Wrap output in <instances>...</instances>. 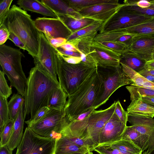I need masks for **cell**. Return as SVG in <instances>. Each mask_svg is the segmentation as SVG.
<instances>
[{
    "instance_id": "1",
    "label": "cell",
    "mask_w": 154,
    "mask_h": 154,
    "mask_svg": "<svg viewBox=\"0 0 154 154\" xmlns=\"http://www.w3.org/2000/svg\"><path fill=\"white\" fill-rule=\"evenodd\" d=\"M60 86L51 77L38 68L31 69L25 90L24 116L31 119L40 108L47 106L52 91Z\"/></svg>"
},
{
    "instance_id": "2",
    "label": "cell",
    "mask_w": 154,
    "mask_h": 154,
    "mask_svg": "<svg viewBox=\"0 0 154 154\" xmlns=\"http://www.w3.org/2000/svg\"><path fill=\"white\" fill-rule=\"evenodd\" d=\"M5 24L9 31L18 36L25 45L29 54L33 58L38 53L39 32L34 21L26 12L13 5L7 15Z\"/></svg>"
},
{
    "instance_id": "3",
    "label": "cell",
    "mask_w": 154,
    "mask_h": 154,
    "mask_svg": "<svg viewBox=\"0 0 154 154\" xmlns=\"http://www.w3.org/2000/svg\"><path fill=\"white\" fill-rule=\"evenodd\" d=\"M101 84L97 68L76 91L68 97L63 110L69 122L93 108Z\"/></svg>"
},
{
    "instance_id": "4",
    "label": "cell",
    "mask_w": 154,
    "mask_h": 154,
    "mask_svg": "<svg viewBox=\"0 0 154 154\" xmlns=\"http://www.w3.org/2000/svg\"><path fill=\"white\" fill-rule=\"evenodd\" d=\"M57 72L61 88L68 97L76 91L83 82L97 68L81 62L72 64L66 62L57 51Z\"/></svg>"
},
{
    "instance_id": "5",
    "label": "cell",
    "mask_w": 154,
    "mask_h": 154,
    "mask_svg": "<svg viewBox=\"0 0 154 154\" xmlns=\"http://www.w3.org/2000/svg\"><path fill=\"white\" fill-rule=\"evenodd\" d=\"M22 57L25 56L20 49L5 44L0 45V64L2 71L7 76L11 86L24 97L27 78L22 67Z\"/></svg>"
},
{
    "instance_id": "6",
    "label": "cell",
    "mask_w": 154,
    "mask_h": 154,
    "mask_svg": "<svg viewBox=\"0 0 154 154\" xmlns=\"http://www.w3.org/2000/svg\"><path fill=\"white\" fill-rule=\"evenodd\" d=\"M97 71L102 84L93 106L95 109L105 103L118 88L131 83L130 80L123 71L121 65L117 67H109L105 68L98 66Z\"/></svg>"
},
{
    "instance_id": "7",
    "label": "cell",
    "mask_w": 154,
    "mask_h": 154,
    "mask_svg": "<svg viewBox=\"0 0 154 154\" xmlns=\"http://www.w3.org/2000/svg\"><path fill=\"white\" fill-rule=\"evenodd\" d=\"M69 122L64 110L52 109L42 119L27 125V127L41 136L55 140L61 136V132Z\"/></svg>"
},
{
    "instance_id": "8",
    "label": "cell",
    "mask_w": 154,
    "mask_h": 154,
    "mask_svg": "<svg viewBox=\"0 0 154 154\" xmlns=\"http://www.w3.org/2000/svg\"><path fill=\"white\" fill-rule=\"evenodd\" d=\"M55 140L41 136L27 127L15 154H53Z\"/></svg>"
},
{
    "instance_id": "9",
    "label": "cell",
    "mask_w": 154,
    "mask_h": 154,
    "mask_svg": "<svg viewBox=\"0 0 154 154\" xmlns=\"http://www.w3.org/2000/svg\"><path fill=\"white\" fill-rule=\"evenodd\" d=\"M57 50L48 41L44 34L39 32V42L37 56L33 58L35 66L59 83L57 77Z\"/></svg>"
},
{
    "instance_id": "10",
    "label": "cell",
    "mask_w": 154,
    "mask_h": 154,
    "mask_svg": "<svg viewBox=\"0 0 154 154\" xmlns=\"http://www.w3.org/2000/svg\"><path fill=\"white\" fill-rule=\"evenodd\" d=\"M152 17L130 11L121 7L103 23L99 33L125 29L140 24Z\"/></svg>"
},
{
    "instance_id": "11",
    "label": "cell",
    "mask_w": 154,
    "mask_h": 154,
    "mask_svg": "<svg viewBox=\"0 0 154 154\" xmlns=\"http://www.w3.org/2000/svg\"><path fill=\"white\" fill-rule=\"evenodd\" d=\"M116 102L115 101L105 109H94L90 115L87 132L88 138L94 144V148L98 144V137L101 129L114 113Z\"/></svg>"
},
{
    "instance_id": "12",
    "label": "cell",
    "mask_w": 154,
    "mask_h": 154,
    "mask_svg": "<svg viewBox=\"0 0 154 154\" xmlns=\"http://www.w3.org/2000/svg\"><path fill=\"white\" fill-rule=\"evenodd\" d=\"M38 30L45 36L53 38L62 37L66 39L72 33L58 18L38 17L34 20Z\"/></svg>"
},
{
    "instance_id": "13",
    "label": "cell",
    "mask_w": 154,
    "mask_h": 154,
    "mask_svg": "<svg viewBox=\"0 0 154 154\" xmlns=\"http://www.w3.org/2000/svg\"><path fill=\"white\" fill-rule=\"evenodd\" d=\"M90 55L98 66L105 68L117 67L120 66V55L98 42H92Z\"/></svg>"
},
{
    "instance_id": "14",
    "label": "cell",
    "mask_w": 154,
    "mask_h": 154,
    "mask_svg": "<svg viewBox=\"0 0 154 154\" xmlns=\"http://www.w3.org/2000/svg\"><path fill=\"white\" fill-rule=\"evenodd\" d=\"M119 1L114 0L110 3L94 5L77 12L82 17L88 18L103 22L107 20L123 5Z\"/></svg>"
},
{
    "instance_id": "15",
    "label": "cell",
    "mask_w": 154,
    "mask_h": 154,
    "mask_svg": "<svg viewBox=\"0 0 154 154\" xmlns=\"http://www.w3.org/2000/svg\"><path fill=\"white\" fill-rule=\"evenodd\" d=\"M126 126L120 120L114 112L100 133L98 144L121 140Z\"/></svg>"
},
{
    "instance_id": "16",
    "label": "cell",
    "mask_w": 154,
    "mask_h": 154,
    "mask_svg": "<svg viewBox=\"0 0 154 154\" xmlns=\"http://www.w3.org/2000/svg\"><path fill=\"white\" fill-rule=\"evenodd\" d=\"M128 50L146 62L151 60L154 50V36L135 35Z\"/></svg>"
},
{
    "instance_id": "17",
    "label": "cell",
    "mask_w": 154,
    "mask_h": 154,
    "mask_svg": "<svg viewBox=\"0 0 154 154\" xmlns=\"http://www.w3.org/2000/svg\"><path fill=\"white\" fill-rule=\"evenodd\" d=\"M94 109L93 108H91L79 115L69 122L63 130L69 132L74 137L92 142L88 138L87 130L89 117Z\"/></svg>"
},
{
    "instance_id": "18",
    "label": "cell",
    "mask_w": 154,
    "mask_h": 154,
    "mask_svg": "<svg viewBox=\"0 0 154 154\" xmlns=\"http://www.w3.org/2000/svg\"><path fill=\"white\" fill-rule=\"evenodd\" d=\"M24 103L21 106L17 117L14 121L13 130L10 139L7 146L13 151L17 147L22 138L24 122Z\"/></svg>"
},
{
    "instance_id": "19",
    "label": "cell",
    "mask_w": 154,
    "mask_h": 154,
    "mask_svg": "<svg viewBox=\"0 0 154 154\" xmlns=\"http://www.w3.org/2000/svg\"><path fill=\"white\" fill-rule=\"evenodd\" d=\"M57 14L58 18L63 22L72 33L97 21L81 16H75L67 14Z\"/></svg>"
},
{
    "instance_id": "20",
    "label": "cell",
    "mask_w": 154,
    "mask_h": 154,
    "mask_svg": "<svg viewBox=\"0 0 154 154\" xmlns=\"http://www.w3.org/2000/svg\"><path fill=\"white\" fill-rule=\"evenodd\" d=\"M90 151L87 147H80L69 140L65 136H61L55 140L53 154H68L76 152L86 153Z\"/></svg>"
},
{
    "instance_id": "21",
    "label": "cell",
    "mask_w": 154,
    "mask_h": 154,
    "mask_svg": "<svg viewBox=\"0 0 154 154\" xmlns=\"http://www.w3.org/2000/svg\"><path fill=\"white\" fill-rule=\"evenodd\" d=\"M17 4L23 10L39 14L42 15L58 18L57 14L38 0H19Z\"/></svg>"
},
{
    "instance_id": "22",
    "label": "cell",
    "mask_w": 154,
    "mask_h": 154,
    "mask_svg": "<svg viewBox=\"0 0 154 154\" xmlns=\"http://www.w3.org/2000/svg\"><path fill=\"white\" fill-rule=\"evenodd\" d=\"M121 139L131 141L140 148L143 152L147 149L149 144L147 137L133 128L131 126H126Z\"/></svg>"
},
{
    "instance_id": "23",
    "label": "cell",
    "mask_w": 154,
    "mask_h": 154,
    "mask_svg": "<svg viewBox=\"0 0 154 154\" xmlns=\"http://www.w3.org/2000/svg\"><path fill=\"white\" fill-rule=\"evenodd\" d=\"M128 114L140 116L153 118L154 107L141 100L131 101L127 108Z\"/></svg>"
},
{
    "instance_id": "24",
    "label": "cell",
    "mask_w": 154,
    "mask_h": 154,
    "mask_svg": "<svg viewBox=\"0 0 154 154\" xmlns=\"http://www.w3.org/2000/svg\"><path fill=\"white\" fill-rule=\"evenodd\" d=\"M95 36L80 38L78 48L79 51L82 62L89 65L96 66L97 63L90 55L91 45Z\"/></svg>"
},
{
    "instance_id": "25",
    "label": "cell",
    "mask_w": 154,
    "mask_h": 154,
    "mask_svg": "<svg viewBox=\"0 0 154 154\" xmlns=\"http://www.w3.org/2000/svg\"><path fill=\"white\" fill-rule=\"evenodd\" d=\"M68 97L60 86L51 92L48 99L47 106L50 109L63 110Z\"/></svg>"
},
{
    "instance_id": "26",
    "label": "cell",
    "mask_w": 154,
    "mask_h": 154,
    "mask_svg": "<svg viewBox=\"0 0 154 154\" xmlns=\"http://www.w3.org/2000/svg\"><path fill=\"white\" fill-rule=\"evenodd\" d=\"M146 62L128 49L120 56V63L127 66L137 72L144 68Z\"/></svg>"
},
{
    "instance_id": "27",
    "label": "cell",
    "mask_w": 154,
    "mask_h": 154,
    "mask_svg": "<svg viewBox=\"0 0 154 154\" xmlns=\"http://www.w3.org/2000/svg\"><path fill=\"white\" fill-rule=\"evenodd\" d=\"M124 30L129 34L154 36V17L140 24L124 29Z\"/></svg>"
},
{
    "instance_id": "28",
    "label": "cell",
    "mask_w": 154,
    "mask_h": 154,
    "mask_svg": "<svg viewBox=\"0 0 154 154\" xmlns=\"http://www.w3.org/2000/svg\"><path fill=\"white\" fill-rule=\"evenodd\" d=\"M101 21H97L92 24L72 33L67 39V42L78 38L95 36L100 31L103 23Z\"/></svg>"
},
{
    "instance_id": "29",
    "label": "cell",
    "mask_w": 154,
    "mask_h": 154,
    "mask_svg": "<svg viewBox=\"0 0 154 154\" xmlns=\"http://www.w3.org/2000/svg\"><path fill=\"white\" fill-rule=\"evenodd\" d=\"M117 148L122 154H142V151L131 141L121 139L112 142L104 143Z\"/></svg>"
},
{
    "instance_id": "30",
    "label": "cell",
    "mask_w": 154,
    "mask_h": 154,
    "mask_svg": "<svg viewBox=\"0 0 154 154\" xmlns=\"http://www.w3.org/2000/svg\"><path fill=\"white\" fill-rule=\"evenodd\" d=\"M69 8L76 12L97 5L111 2L114 0H67Z\"/></svg>"
},
{
    "instance_id": "31",
    "label": "cell",
    "mask_w": 154,
    "mask_h": 154,
    "mask_svg": "<svg viewBox=\"0 0 154 154\" xmlns=\"http://www.w3.org/2000/svg\"><path fill=\"white\" fill-rule=\"evenodd\" d=\"M24 100V97L18 93L13 94L8 102L9 119L15 120Z\"/></svg>"
},
{
    "instance_id": "32",
    "label": "cell",
    "mask_w": 154,
    "mask_h": 154,
    "mask_svg": "<svg viewBox=\"0 0 154 154\" xmlns=\"http://www.w3.org/2000/svg\"><path fill=\"white\" fill-rule=\"evenodd\" d=\"M41 1L56 14L68 13L70 8L66 0H41Z\"/></svg>"
},
{
    "instance_id": "33",
    "label": "cell",
    "mask_w": 154,
    "mask_h": 154,
    "mask_svg": "<svg viewBox=\"0 0 154 154\" xmlns=\"http://www.w3.org/2000/svg\"><path fill=\"white\" fill-rule=\"evenodd\" d=\"M126 88L130 94L131 100L140 99L144 96L154 97V90L131 85Z\"/></svg>"
},
{
    "instance_id": "34",
    "label": "cell",
    "mask_w": 154,
    "mask_h": 154,
    "mask_svg": "<svg viewBox=\"0 0 154 154\" xmlns=\"http://www.w3.org/2000/svg\"><path fill=\"white\" fill-rule=\"evenodd\" d=\"M151 5L147 8H142L135 5L125 4L121 8L127 11L142 15L154 17V0H152Z\"/></svg>"
},
{
    "instance_id": "35",
    "label": "cell",
    "mask_w": 154,
    "mask_h": 154,
    "mask_svg": "<svg viewBox=\"0 0 154 154\" xmlns=\"http://www.w3.org/2000/svg\"><path fill=\"white\" fill-rule=\"evenodd\" d=\"M6 98L0 95V134L9 119L8 102Z\"/></svg>"
},
{
    "instance_id": "36",
    "label": "cell",
    "mask_w": 154,
    "mask_h": 154,
    "mask_svg": "<svg viewBox=\"0 0 154 154\" xmlns=\"http://www.w3.org/2000/svg\"><path fill=\"white\" fill-rule=\"evenodd\" d=\"M128 121L131 125H140L154 128V119L151 117L128 114Z\"/></svg>"
},
{
    "instance_id": "37",
    "label": "cell",
    "mask_w": 154,
    "mask_h": 154,
    "mask_svg": "<svg viewBox=\"0 0 154 154\" xmlns=\"http://www.w3.org/2000/svg\"><path fill=\"white\" fill-rule=\"evenodd\" d=\"M141 133L145 135L149 139V144L146 151L149 152L154 149V128L140 125H131Z\"/></svg>"
},
{
    "instance_id": "38",
    "label": "cell",
    "mask_w": 154,
    "mask_h": 154,
    "mask_svg": "<svg viewBox=\"0 0 154 154\" xmlns=\"http://www.w3.org/2000/svg\"><path fill=\"white\" fill-rule=\"evenodd\" d=\"M14 121L9 119L5 124L3 130L0 134V146H4L7 144L11 137Z\"/></svg>"
},
{
    "instance_id": "39",
    "label": "cell",
    "mask_w": 154,
    "mask_h": 154,
    "mask_svg": "<svg viewBox=\"0 0 154 154\" xmlns=\"http://www.w3.org/2000/svg\"><path fill=\"white\" fill-rule=\"evenodd\" d=\"M98 42L120 55L128 49V46L125 43L122 42Z\"/></svg>"
},
{
    "instance_id": "40",
    "label": "cell",
    "mask_w": 154,
    "mask_h": 154,
    "mask_svg": "<svg viewBox=\"0 0 154 154\" xmlns=\"http://www.w3.org/2000/svg\"><path fill=\"white\" fill-rule=\"evenodd\" d=\"M5 73L0 70V95L8 99L12 93L11 87L8 85Z\"/></svg>"
},
{
    "instance_id": "41",
    "label": "cell",
    "mask_w": 154,
    "mask_h": 154,
    "mask_svg": "<svg viewBox=\"0 0 154 154\" xmlns=\"http://www.w3.org/2000/svg\"><path fill=\"white\" fill-rule=\"evenodd\" d=\"M13 0H1L0 2V25L5 23Z\"/></svg>"
},
{
    "instance_id": "42",
    "label": "cell",
    "mask_w": 154,
    "mask_h": 154,
    "mask_svg": "<svg viewBox=\"0 0 154 154\" xmlns=\"http://www.w3.org/2000/svg\"><path fill=\"white\" fill-rule=\"evenodd\" d=\"M93 151L98 154H122L117 149L112 147L106 143L98 144Z\"/></svg>"
},
{
    "instance_id": "43",
    "label": "cell",
    "mask_w": 154,
    "mask_h": 154,
    "mask_svg": "<svg viewBox=\"0 0 154 154\" xmlns=\"http://www.w3.org/2000/svg\"><path fill=\"white\" fill-rule=\"evenodd\" d=\"M50 110L47 106L43 107L38 110L31 119L25 121V122L27 125L36 123L44 118Z\"/></svg>"
},
{
    "instance_id": "44",
    "label": "cell",
    "mask_w": 154,
    "mask_h": 154,
    "mask_svg": "<svg viewBox=\"0 0 154 154\" xmlns=\"http://www.w3.org/2000/svg\"><path fill=\"white\" fill-rule=\"evenodd\" d=\"M115 112L120 120L126 125L128 120V114L122 107L119 100L116 101Z\"/></svg>"
},
{
    "instance_id": "45",
    "label": "cell",
    "mask_w": 154,
    "mask_h": 154,
    "mask_svg": "<svg viewBox=\"0 0 154 154\" xmlns=\"http://www.w3.org/2000/svg\"><path fill=\"white\" fill-rule=\"evenodd\" d=\"M9 35V31L5 23L0 25V45L5 44Z\"/></svg>"
},
{
    "instance_id": "46",
    "label": "cell",
    "mask_w": 154,
    "mask_h": 154,
    "mask_svg": "<svg viewBox=\"0 0 154 154\" xmlns=\"http://www.w3.org/2000/svg\"><path fill=\"white\" fill-rule=\"evenodd\" d=\"M49 42L55 48L60 47L67 42L66 38L59 37L53 38L45 36Z\"/></svg>"
},
{
    "instance_id": "47",
    "label": "cell",
    "mask_w": 154,
    "mask_h": 154,
    "mask_svg": "<svg viewBox=\"0 0 154 154\" xmlns=\"http://www.w3.org/2000/svg\"><path fill=\"white\" fill-rule=\"evenodd\" d=\"M9 32L10 35L8 39L12 41L16 46L20 49L27 51V49L25 45L20 38L12 32L10 31Z\"/></svg>"
},
{
    "instance_id": "48",
    "label": "cell",
    "mask_w": 154,
    "mask_h": 154,
    "mask_svg": "<svg viewBox=\"0 0 154 154\" xmlns=\"http://www.w3.org/2000/svg\"><path fill=\"white\" fill-rule=\"evenodd\" d=\"M60 54L63 60L68 63L76 64H79L82 62L80 57L68 56Z\"/></svg>"
},
{
    "instance_id": "49",
    "label": "cell",
    "mask_w": 154,
    "mask_h": 154,
    "mask_svg": "<svg viewBox=\"0 0 154 154\" xmlns=\"http://www.w3.org/2000/svg\"><path fill=\"white\" fill-rule=\"evenodd\" d=\"M56 48L62 55L68 56L80 57V54L79 52L65 50L60 47Z\"/></svg>"
},
{
    "instance_id": "50",
    "label": "cell",
    "mask_w": 154,
    "mask_h": 154,
    "mask_svg": "<svg viewBox=\"0 0 154 154\" xmlns=\"http://www.w3.org/2000/svg\"><path fill=\"white\" fill-rule=\"evenodd\" d=\"M60 47L66 50L79 53V51L72 43L66 42Z\"/></svg>"
},
{
    "instance_id": "51",
    "label": "cell",
    "mask_w": 154,
    "mask_h": 154,
    "mask_svg": "<svg viewBox=\"0 0 154 154\" xmlns=\"http://www.w3.org/2000/svg\"><path fill=\"white\" fill-rule=\"evenodd\" d=\"M141 100L144 102L154 107V97L144 96L139 99Z\"/></svg>"
},
{
    "instance_id": "52",
    "label": "cell",
    "mask_w": 154,
    "mask_h": 154,
    "mask_svg": "<svg viewBox=\"0 0 154 154\" xmlns=\"http://www.w3.org/2000/svg\"><path fill=\"white\" fill-rule=\"evenodd\" d=\"M12 151L8 147L7 145L0 146V154H12Z\"/></svg>"
},
{
    "instance_id": "53",
    "label": "cell",
    "mask_w": 154,
    "mask_h": 154,
    "mask_svg": "<svg viewBox=\"0 0 154 154\" xmlns=\"http://www.w3.org/2000/svg\"><path fill=\"white\" fill-rule=\"evenodd\" d=\"M140 74H149L154 76V69L144 68L138 72Z\"/></svg>"
},
{
    "instance_id": "54",
    "label": "cell",
    "mask_w": 154,
    "mask_h": 154,
    "mask_svg": "<svg viewBox=\"0 0 154 154\" xmlns=\"http://www.w3.org/2000/svg\"><path fill=\"white\" fill-rule=\"evenodd\" d=\"M144 68L154 69V61L146 62Z\"/></svg>"
},
{
    "instance_id": "55",
    "label": "cell",
    "mask_w": 154,
    "mask_h": 154,
    "mask_svg": "<svg viewBox=\"0 0 154 154\" xmlns=\"http://www.w3.org/2000/svg\"><path fill=\"white\" fill-rule=\"evenodd\" d=\"M149 81L152 82L154 81V76L149 74L141 75Z\"/></svg>"
},
{
    "instance_id": "56",
    "label": "cell",
    "mask_w": 154,
    "mask_h": 154,
    "mask_svg": "<svg viewBox=\"0 0 154 154\" xmlns=\"http://www.w3.org/2000/svg\"><path fill=\"white\" fill-rule=\"evenodd\" d=\"M143 154H154V149L149 152H147L146 151H144Z\"/></svg>"
},
{
    "instance_id": "57",
    "label": "cell",
    "mask_w": 154,
    "mask_h": 154,
    "mask_svg": "<svg viewBox=\"0 0 154 154\" xmlns=\"http://www.w3.org/2000/svg\"><path fill=\"white\" fill-rule=\"evenodd\" d=\"M150 61H154V50L153 53H152V60Z\"/></svg>"
},
{
    "instance_id": "58",
    "label": "cell",
    "mask_w": 154,
    "mask_h": 154,
    "mask_svg": "<svg viewBox=\"0 0 154 154\" xmlns=\"http://www.w3.org/2000/svg\"><path fill=\"white\" fill-rule=\"evenodd\" d=\"M153 82L154 83V81L153 82Z\"/></svg>"
}]
</instances>
